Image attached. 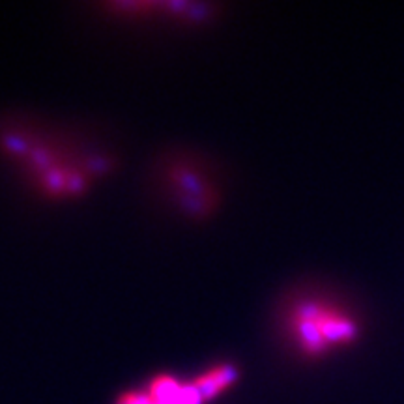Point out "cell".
Wrapping results in <instances>:
<instances>
[{"mask_svg":"<svg viewBox=\"0 0 404 404\" xmlns=\"http://www.w3.org/2000/svg\"><path fill=\"white\" fill-rule=\"evenodd\" d=\"M0 150L30 191L47 201H73L88 195L117 167V157L109 152L30 120L2 125Z\"/></svg>","mask_w":404,"mask_h":404,"instance_id":"cell-1","label":"cell"},{"mask_svg":"<svg viewBox=\"0 0 404 404\" xmlns=\"http://www.w3.org/2000/svg\"><path fill=\"white\" fill-rule=\"evenodd\" d=\"M154 180L165 202L191 221H206L223 206V182L208 159L195 152H167L156 163Z\"/></svg>","mask_w":404,"mask_h":404,"instance_id":"cell-2","label":"cell"},{"mask_svg":"<svg viewBox=\"0 0 404 404\" xmlns=\"http://www.w3.org/2000/svg\"><path fill=\"white\" fill-rule=\"evenodd\" d=\"M352 314L316 296H300L283 313L285 339L305 358H320L359 337Z\"/></svg>","mask_w":404,"mask_h":404,"instance_id":"cell-3","label":"cell"},{"mask_svg":"<svg viewBox=\"0 0 404 404\" xmlns=\"http://www.w3.org/2000/svg\"><path fill=\"white\" fill-rule=\"evenodd\" d=\"M238 380H240V367L234 363H219L196 374L191 380V385L195 387L202 403H208L238 384Z\"/></svg>","mask_w":404,"mask_h":404,"instance_id":"cell-4","label":"cell"}]
</instances>
